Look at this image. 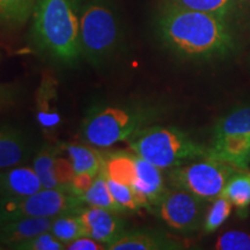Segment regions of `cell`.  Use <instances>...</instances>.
<instances>
[{"instance_id": "obj_1", "label": "cell", "mask_w": 250, "mask_h": 250, "mask_svg": "<svg viewBox=\"0 0 250 250\" xmlns=\"http://www.w3.org/2000/svg\"><path fill=\"white\" fill-rule=\"evenodd\" d=\"M158 29L165 44L187 58L217 57L230 51L234 44L226 19L174 4L164 9Z\"/></svg>"}, {"instance_id": "obj_2", "label": "cell", "mask_w": 250, "mask_h": 250, "mask_svg": "<svg viewBox=\"0 0 250 250\" xmlns=\"http://www.w3.org/2000/svg\"><path fill=\"white\" fill-rule=\"evenodd\" d=\"M81 0H37L30 36L34 45L52 61L78 62L80 49Z\"/></svg>"}, {"instance_id": "obj_3", "label": "cell", "mask_w": 250, "mask_h": 250, "mask_svg": "<svg viewBox=\"0 0 250 250\" xmlns=\"http://www.w3.org/2000/svg\"><path fill=\"white\" fill-rule=\"evenodd\" d=\"M153 118L151 109L136 103H107L93 107L81 127V138L95 147L129 140Z\"/></svg>"}, {"instance_id": "obj_4", "label": "cell", "mask_w": 250, "mask_h": 250, "mask_svg": "<svg viewBox=\"0 0 250 250\" xmlns=\"http://www.w3.org/2000/svg\"><path fill=\"white\" fill-rule=\"evenodd\" d=\"M127 142L134 154L160 169H171L208 155V147L176 127L145 126Z\"/></svg>"}, {"instance_id": "obj_5", "label": "cell", "mask_w": 250, "mask_h": 250, "mask_svg": "<svg viewBox=\"0 0 250 250\" xmlns=\"http://www.w3.org/2000/svg\"><path fill=\"white\" fill-rule=\"evenodd\" d=\"M123 42V27L117 12L102 0H93L81 6V55L94 66L110 62Z\"/></svg>"}, {"instance_id": "obj_6", "label": "cell", "mask_w": 250, "mask_h": 250, "mask_svg": "<svg viewBox=\"0 0 250 250\" xmlns=\"http://www.w3.org/2000/svg\"><path fill=\"white\" fill-rule=\"evenodd\" d=\"M239 170L241 169L235 166L206 156L171 168L169 179L174 187L188 190L205 202H212L223 195L228 180Z\"/></svg>"}, {"instance_id": "obj_7", "label": "cell", "mask_w": 250, "mask_h": 250, "mask_svg": "<svg viewBox=\"0 0 250 250\" xmlns=\"http://www.w3.org/2000/svg\"><path fill=\"white\" fill-rule=\"evenodd\" d=\"M83 202L66 189H44L34 195L0 199V224L20 218H55L76 212Z\"/></svg>"}, {"instance_id": "obj_8", "label": "cell", "mask_w": 250, "mask_h": 250, "mask_svg": "<svg viewBox=\"0 0 250 250\" xmlns=\"http://www.w3.org/2000/svg\"><path fill=\"white\" fill-rule=\"evenodd\" d=\"M156 208L162 221L179 232H192L204 223L205 201L181 188L166 190Z\"/></svg>"}, {"instance_id": "obj_9", "label": "cell", "mask_w": 250, "mask_h": 250, "mask_svg": "<svg viewBox=\"0 0 250 250\" xmlns=\"http://www.w3.org/2000/svg\"><path fill=\"white\" fill-rule=\"evenodd\" d=\"M78 215L85 227L86 235L103 243L107 249L123 235L124 221L116 211L89 205L88 208H80Z\"/></svg>"}, {"instance_id": "obj_10", "label": "cell", "mask_w": 250, "mask_h": 250, "mask_svg": "<svg viewBox=\"0 0 250 250\" xmlns=\"http://www.w3.org/2000/svg\"><path fill=\"white\" fill-rule=\"evenodd\" d=\"M34 153L27 134L11 125L0 124V170L22 165Z\"/></svg>"}, {"instance_id": "obj_11", "label": "cell", "mask_w": 250, "mask_h": 250, "mask_svg": "<svg viewBox=\"0 0 250 250\" xmlns=\"http://www.w3.org/2000/svg\"><path fill=\"white\" fill-rule=\"evenodd\" d=\"M208 156L235 166L239 169H248L250 134H225L213 137Z\"/></svg>"}, {"instance_id": "obj_12", "label": "cell", "mask_w": 250, "mask_h": 250, "mask_svg": "<svg viewBox=\"0 0 250 250\" xmlns=\"http://www.w3.org/2000/svg\"><path fill=\"white\" fill-rule=\"evenodd\" d=\"M42 188L33 167L15 166L0 170V199L30 196Z\"/></svg>"}, {"instance_id": "obj_13", "label": "cell", "mask_w": 250, "mask_h": 250, "mask_svg": "<svg viewBox=\"0 0 250 250\" xmlns=\"http://www.w3.org/2000/svg\"><path fill=\"white\" fill-rule=\"evenodd\" d=\"M55 218H20L1 223L0 245L14 248L27 240L49 232Z\"/></svg>"}, {"instance_id": "obj_14", "label": "cell", "mask_w": 250, "mask_h": 250, "mask_svg": "<svg viewBox=\"0 0 250 250\" xmlns=\"http://www.w3.org/2000/svg\"><path fill=\"white\" fill-rule=\"evenodd\" d=\"M37 121L42 129L52 132L62 118L57 107V83L51 74H44L36 94Z\"/></svg>"}, {"instance_id": "obj_15", "label": "cell", "mask_w": 250, "mask_h": 250, "mask_svg": "<svg viewBox=\"0 0 250 250\" xmlns=\"http://www.w3.org/2000/svg\"><path fill=\"white\" fill-rule=\"evenodd\" d=\"M161 169L148 162L145 159L136 155V181L132 184V188L147 197L151 205H158L160 199L164 196L167 189L165 188L164 176Z\"/></svg>"}, {"instance_id": "obj_16", "label": "cell", "mask_w": 250, "mask_h": 250, "mask_svg": "<svg viewBox=\"0 0 250 250\" xmlns=\"http://www.w3.org/2000/svg\"><path fill=\"white\" fill-rule=\"evenodd\" d=\"M67 153L68 158L73 165L74 171L77 173H89L98 176L102 173L104 165V155L98 149L92 147V145H83V144H66L59 146Z\"/></svg>"}, {"instance_id": "obj_17", "label": "cell", "mask_w": 250, "mask_h": 250, "mask_svg": "<svg viewBox=\"0 0 250 250\" xmlns=\"http://www.w3.org/2000/svg\"><path fill=\"white\" fill-rule=\"evenodd\" d=\"M174 248H177L176 243L155 233L142 230L124 232L120 239L108 247L110 250H159Z\"/></svg>"}, {"instance_id": "obj_18", "label": "cell", "mask_w": 250, "mask_h": 250, "mask_svg": "<svg viewBox=\"0 0 250 250\" xmlns=\"http://www.w3.org/2000/svg\"><path fill=\"white\" fill-rule=\"evenodd\" d=\"M102 174L109 180L131 186L136 181V154L114 152L104 156Z\"/></svg>"}, {"instance_id": "obj_19", "label": "cell", "mask_w": 250, "mask_h": 250, "mask_svg": "<svg viewBox=\"0 0 250 250\" xmlns=\"http://www.w3.org/2000/svg\"><path fill=\"white\" fill-rule=\"evenodd\" d=\"M37 0H0V29L15 30L33 15Z\"/></svg>"}, {"instance_id": "obj_20", "label": "cell", "mask_w": 250, "mask_h": 250, "mask_svg": "<svg viewBox=\"0 0 250 250\" xmlns=\"http://www.w3.org/2000/svg\"><path fill=\"white\" fill-rule=\"evenodd\" d=\"M59 152V146H43L34 158L33 168L42 183L43 189H62L55 175V159Z\"/></svg>"}, {"instance_id": "obj_21", "label": "cell", "mask_w": 250, "mask_h": 250, "mask_svg": "<svg viewBox=\"0 0 250 250\" xmlns=\"http://www.w3.org/2000/svg\"><path fill=\"white\" fill-rule=\"evenodd\" d=\"M223 196L239 210L250 205V170L241 169L230 176L224 188Z\"/></svg>"}, {"instance_id": "obj_22", "label": "cell", "mask_w": 250, "mask_h": 250, "mask_svg": "<svg viewBox=\"0 0 250 250\" xmlns=\"http://www.w3.org/2000/svg\"><path fill=\"white\" fill-rule=\"evenodd\" d=\"M50 232L65 246L73 240L78 239V237L86 235L85 227H83V221L78 215V211L56 217L52 221Z\"/></svg>"}, {"instance_id": "obj_23", "label": "cell", "mask_w": 250, "mask_h": 250, "mask_svg": "<svg viewBox=\"0 0 250 250\" xmlns=\"http://www.w3.org/2000/svg\"><path fill=\"white\" fill-rule=\"evenodd\" d=\"M80 199L83 203L96 206V208H103L116 212L122 211L120 205L115 201L110 189H109L107 177L102 173L95 177L93 186L90 187L88 191L80 197Z\"/></svg>"}, {"instance_id": "obj_24", "label": "cell", "mask_w": 250, "mask_h": 250, "mask_svg": "<svg viewBox=\"0 0 250 250\" xmlns=\"http://www.w3.org/2000/svg\"><path fill=\"white\" fill-rule=\"evenodd\" d=\"M225 134H250V107L235 109L215 124L213 137Z\"/></svg>"}, {"instance_id": "obj_25", "label": "cell", "mask_w": 250, "mask_h": 250, "mask_svg": "<svg viewBox=\"0 0 250 250\" xmlns=\"http://www.w3.org/2000/svg\"><path fill=\"white\" fill-rule=\"evenodd\" d=\"M171 4L181 7L215 14L226 19L234 8L233 0H171Z\"/></svg>"}, {"instance_id": "obj_26", "label": "cell", "mask_w": 250, "mask_h": 250, "mask_svg": "<svg viewBox=\"0 0 250 250\" xmlns=\"http://www.w3.org/2000/svg\"><path fill=\"white\" fill-rule=\"evenodd\" d=\"M232 208V203L223 195L213 199L210 208L206 212L204 223H203V227H204L205 232L212 233L217 230L229 218Z\"/></svg>"}, {"instance_id": "obj_27", "label": "cell", "mask_w": 250, "mask_h": 250, "mask_svg": "<svg viewBox=\"0 0 250 250\" xmlns=\"http://www.w3.org/2000/svg\"><path fill=\"white\" fill-rule=\"evenodd\" d=\"M107 181L109 189H110L115 201L120 205L122 211L139 210L140 205L138 199H137L136 191H134L132 187L109 179H107Z\"/></svg>"}, {"instance_id": "obj_28", "label": "cell", "mask_w": 250, "mask_h": 250, "mask_svg": "<svg viewBox=\"0 0 250 250\" xmlns=\"http://www.w3.org/2000/svg\"><path fill=\"white\" fill-rule=\"evenodd\" d=\"M214 248L218 250H250V234L229 230L218 237Z\"/></svg>"}, {"instance_id": "obj_29", "label": "cell", "mask_w": 250, "mask_h": 250, "mask_svg": "<svg viewBox=\"0 0 250 250\" xmlns=\"http://www.w3.org/2000/svg\"><path fill=\"white\" fill-rule=\"evenodd\" d=\"M65 248L66 247L64 243L59 241L50 230L14 247V249L22 250H61Z\"/></svg>"}, {"instance_id": "obj_30", "label": "cell", "mask_w": 250, "mask_h": 250, "mask_svg": "<svg viewBox=\"0 0 250 250\" xmlns=\"http://www.w3.org/2000/svg\"><path fill=\"white\" fill-rule=\"evenodd\" d=\"M55 175L58 183L61 184L62 189L68 190V184L71 183L72 179L76 175L72 161L62 156H56L55 159Z\"/></svg>"}, {"instance_id": "obj_31", "label": "cell", "mask_w": 250, "mask_h": 250, "mask_svg": "<svg viewBox=\"0 0 250 250\" xmlns=\"http://www.w3.org/2000/svg\"><path fill=\"white\" fill-rule=\"evenodd\" d=\"M95 177L96 176L89 173H77L72 179L71 183L68 184V190L80 198L83 193H86L90 189Z\"/></svg>"}, {"instance_id": "obj_32", "label": "cell", "mask_w": 250, "mask_h": 250, "mask_svg": "<svg viewBox=\"0 0 250 250\" xmlns=\"http://www.w3.org/2000/svg\"><path fill=\"white\" fill-rule=\"evenodd\" d=\"M68 250H103L107 249L103 243L96 241L90 236H80L73 241L67 243L66 248Z\"/></svg>"}]
</instances>
